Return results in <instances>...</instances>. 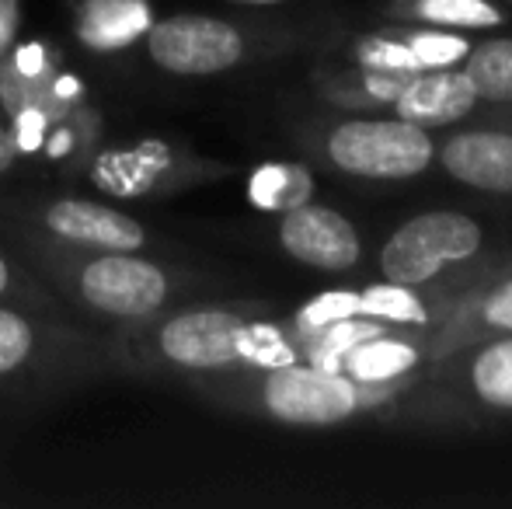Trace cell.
<instances>
[{
  "label": "cell",
  "mask_w": 512,
  "mask_h": 509,
  "mask_svg": "<svg viewBox=\"0 0 512 509\" xmlns=\"http://www.w3.org/2000/svg\"><path fill=\"white\" fill-rule=\"evenodd\" d=\"M143 49L161 74L196 81V77H223L248 67L265 49V35L248 21L178 11L150 21Z\"/></svg>",
  "instance_id": "52a82bcc"
},
{
  "label": "cell",
  "mask_w": 512,
  "mask_h": 509,
  "mask_svg": "<svg viewBox=\"0 0 512 509\" xmlns=\"http://www.w3.org/2000/svg\"><path fill=\"white\" fill-rule=\"evenodd\" d=\"M279 248L300 265L321 272H345L363 258L359 231L342 217L317 203H300L293 210H283L276 224Z\"/></svg>",
  "instance_id": "30bf717a"
},
{
  "label": "cell",
  "mask_w": 512,
  "mask_h": 509,
  "mask_svg": "<svg viewBox=\"0 0 512 509\" xmlns=\"http://www.w3.org/2000/svg\"><path fill=\"white\" fill-rule=\"evenodd\" d=\"M0 224L32 231L67 248H112V252H154L161 234L129 217L115 203H98L60 192H25L0 199Z\"/></svg>",
  "instance_id": "8992f818"
},
{
  "label": "cell",
  "mask_w": 512,
  "mask_h": 509,
  "mask_svg": "<svg viewBox=\"0 0 512 509\" xmlns=\"http://www.w3.org/2000/svg\"><path fill=\"white\" fill-rule=\"evenodd\" d=\"M495 335H512V276L499 279L485 293H478L467 307L450 314L443 335L432 339V346H436V356H446L457 346L495 339Z\"/></svg>",
  "instance_id": "2e32d148"
},
{
  "label": "cell",
  "mask_w": 512,
  "mask_h": 509,
  "mask_svg": "<svg viewBox=\"0 0 512 509\" xmlns=\"http://www.w3.org/2000/svg\"><path fill=\"white\" fill-rule=\"evenodd\" d=\"M230 175H234L230 164L199 154L168 136L102 143L81 171V178H88L102 196L115 203H161L199 185L223 182Z\"/></svg>",
  "instance_id": "5b68a950"
},
{
  "label": "cell",
  "mask_w": 512,
  "mask_h": 509,
  "mask_svg": "<svg viewBox=\"0 0 512 509\" xmlns=\"http://www.w3.org/2000/svg\"><path fill=\"white\" fill-rule=\"evenodd\" d=\"M314 192V178L300 164H265L251 178V203L262 210H293L307 203Z\"/></svg>",
  "instance_id": "d6986e66"
},
{
  "label": "cell",
  "mask_w": 512,
  "mask_h": 509,
  "mask_svg": "<svg viewBox=\"0 0 512 509\" xmlns=\"http://www.w3.org/2000/svg\"><path fill=\"white\" fill-rule=\"evenodd\" d=\"M401 39L408 42V49L415 53L418 67L422 70H439V67H453L467 56V39L460 35H446V32H401Z\"/></svg>",
  "instance_id": "cb8c5ba5"
},
{
  "label": "cell",
  "mask_w": 512,
  "mask_h": 509,
  "mask_svg": "<svg viewBox=\"0 0 512 509\" xmlns=\"http://www.w3.org/2000/svg\"><path fill=\"white\" fill-rule=\"evenodd\" d=\"M0 238L63 304L105 328L147 321L203 290L192 269L150 252L67 248L11 224H0Z\"/></svg>",
  "instance_id": "7a4b0ae2"
},
{
  "label": "cell",
  "mask_w": 512,
  "mask_h": 509,
  "mask_svg": "<svg viewBox=\"0 0 512 509\" xmlns=\"http://www.w3.org/2000/svg\"><path fill=\"white\" fill-rule=\"evenodd\" d=\"M411 18L446 28H495L502 25V11L492 0H411Z\"/></svg>",
  "instance_id": "44dd1931"
},
{
  "label": "cell",
  "mask_w": 512,
  "mask_h": 509,
  "mask_svg": "<svg viewBox=\"0 0 512 509\" xmlns=\"http://www.w3.org/2000/svg\"><path fill=\"white\" fill-rule=\"evenodd\" d=\"M182 387L203 398L206 405L307 429L338 426L363 412L377 394H384V387H363L342 370H324L307 360L203 374Z\"/></svg>",
  "instance_id": "3957f363"
},
{
  "label": "cell",
  "mask_w": 512,
  "mask_h": 509,
  "mask_svg": "<svg viewBox=\"0 0 512 509\" xmlns=\"http://www.w3.org/2000/svg\"><path fill=\"white\" fill-rule=\"evenodd\" d=\"M21 28V0H0V60L11 53Z\"/></svg>",
  "instance_id": "484cf974"
},
{
  "label": "cell",
  "mask_w": 512,
  "mask_h": 509,
  "mask_svg": "<svg viewBox=\"0 0 512 509\" xmlns=\"http://www.w3.org/2000/svg\"><path fill=\"white\" fill-rule=\"evenodd\" d=\"M460 391L488 412L512 415V335L478 339L446 353Z\"/></svg>",
  "instance_id": "4fadbf2b"
},
{
  "label": "cell",
  "mask_w": 512,
  "mask_h": 509,
  "mask_svg": "<svg viewBox=\"0 0 512 509\" xmlns=\"http://www.w3.org/2000/svg\"><path fill=\"white\" fill-rule=\"evenodd\" d=\"M391 105L408 123L422 129H436L464 119L478 105V95H474L464 70L439 67V70H418V74H411Z\"/></svg>",
  "instance_id": "7c38bea8"
},
{
  "label": "cell",
  "mask_w": 512,
  "mask_h": 509,
  "mask_svg": "<svg viewBox=\"0 0 512 509\" xmlns=\"http://www.w3.org/2000/svg\"><path fill=\"white\" fill-rule=\"evenodd\" d=\"M356 67L363 70H380V74H418V60L408 49V42L401 39V32L394 35H366L352 49Z\"/></svg>",
  "instance_id": "7402d4cb"
},
{
  "label": "cell",
  "mask_w": 512,
  "mask_h": 509,
  "mask_svg": "<svg viewBox=\"0 0 512 509\" xmlns=\"http://www.w3.org/2000/svg\"><path fill=\"white\" fill-rule=\"evenodd\" d=\"M262 311L251 300H185L136 325L105 328L108 377L185 384L203 374L304 360L293 328L265 321Z\"/></svg>",
  "instance_id": "6da1fadb"
},
{
  "label": "cell",
  "mask_w": 512,
  "mask_h": 509,
  "mask_svg": "<svg viewBox=\"0 0 512 509\" xmlns=\"http://www.w3.org/2000/svg\"><path fill=\"white\" fill-rule=\"evenodd\" d=\"M464 74L478 102H512V39H492L467 49Z\"/></svg>",
  "instance_id": "ac0fdd59"
},
{
  "label": "cell",
  "mask_w": 512,
  "mask_h": 509,
  "mask_svg": "<svg viewBox=\"0 0 512 509\" xmlns=\"http://www.w3.org/2000/svg\"><path fill=\"white\" fill-rule=\"evenodd\" d=\"M425 339H411V335H394L391 332H380L373 339H363L342 356V374L352 377L356 384L363 387H391L398 384L401 377H408L411 370H418V363L425 356H436V346H422Z\"/></svg>",
  "instance_id": "9a60e30c"
},
{
  "label": "cell",
  "mask_w": 512,
  "mask_h": 509,
  "mask_svg": "<svg viewBox=\"0 0 512 509\" xmlns=\"http://www.w3.org/2000/svg\"><path fill=\"white\" fill-rule=\"evenodd\" d=\"M230 4H244V7H276V4H286V0H230Z\"/></svg>",
  "instance_id": "4316f807"
},
{
  "label": "cell",
  "mask_w": 512,
  "mask_h": 509,
  "mask_svg": "<svg viewBox=\"0 0 512 509\" xmlns=\"http://www.w3.org/2000/svg\"><path fill=\"white\" fill-rule=\"evenodd\" d=\"M108 377L102 332L70 314L0 304V391L49 398Z\"/></svg>",
  "instance_id": "277c9868"
},
{
  "label": "cell",
  "mask_w": 512,
  "mask_h": 509,
  "mask_svg": "<svg viewBox=\"0 0 512 509\" xmlns=\"http://www.w3.org/2000/svg\"><path fill=\"white\" fill-rule=\"evenodd\" d=\"M345 318H359V293L331 290L300 307V311L293 314L290 328H293V335H310V332H317V328H328Z\"/></svg>",
  "instance_id": "603a6c76"
},
{
  "label": "cell",
  "mask_w": 512,
  "mask_h": 509,
  "mask_svg": "<svg viewBox=\"0 0 512 509\" xmlns=\"http://www.w3.org/2000/svg\"><path fill=\"white\" fill-rule=\"evenodd\" d=\"M74 35L84 49L112 56L143 42L150 28V0H70Z\"/></svg>",
  "instance_id": "5bb4252c"
},
{
  "label": "cell",
  "mask_w": 512,
  "mask_h": 509,
  "mask_svg": "<svg viewBox=\"0 0 512 509\" xmlns=\"http://www.w3.org/2000/svg\"><path fill=\"white\" fill-rule=\"evenodd\" d=\"M485 248V231L467 213L432 210L405 220L380 248V276L387 283L436 290L439 279L467 269Z\"/></svg>",
  "instance_id": "ba28073f"
},
{
  "label": "cell",
  "mask_w": 512,
  "mask_h": 509,
  "mask_svg": "<svg viewBox=\"0 0 512 509\" xmlns=\"http://www.w3.org/2000/svg\"><path fill=\"white\" fill-rule=\"evenodd\" d=\"M25 164V154H21V140L14 133L11 119L0 116V178L14 175V171Z\"/></svg>",
  "instance_id": "d4e9b609"
},
{
  "label": "cell",
  "mask_w": 512,
  "mask_h": 509,
  "mask_svg": "<svg viewBox=\"0 0 512 509\" xmlns=\"http://www.w3.org/2000/svg\"><path fill=\"white\" fill-rule=\"evenodd\" d=\"M0 304H18L32 307V311L63 314V300L28 269L14 252L0 248Z\"/></svg>",
  "instance_id": "ffe728a7"
},
{
  "label": "cell",
  "mask_w": 512,
  "mask_h": 509,
  "mask_svg": "<svg viewBox=\"0 0 512 509\" xmlns=\"http://www.w3.org/2000/svg\"><path fill=\"white\" fill-rule=\"evenodd\" d=\"M321 154L331 168L356 178L401 182L415 178L436 161L429 129L408 119H345L321 136Z\"/></svg>",
  "instance_id": "9c48e42d"
},
{
  "label": "cell",
  "mask_w": 512,
  "mask_h": 509,
  "mask_svg": "<svg viewBox=\"0 0 512 509\" xmlns=\"http://www.w3.org/2000/svg\"><path fill=\"white\" fill-rule=\"evenodd\" d=\"M359 318L380 321L387 328H429L450 318V307L436 297V290L425 293V286H401L384 279L359 293Z\"/></svg>",
  "instance_id": "e0dca14e"
},
{
  "label": "cell",
  "mask_w": 512,
  "mask_h": 509,
  "mask_svg": "<svg viewBox=\"0 0 512 509\" xmlns=\"http://www.w3.org/2000/svg\"><path fill=\"white\" fill-rule=\"evenodd\" d=\"M439 164L460 185L512 196V133H502V129L457 133L439 147Z\"/></svg>",
  "instance_id": "8fae6325"
}]
</instances>
